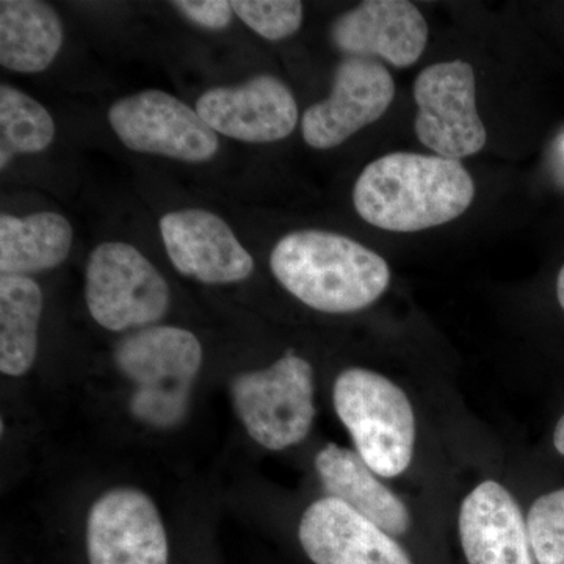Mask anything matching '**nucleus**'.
<instances>
[{
  "mask_svg": "<svg viewBox=\"0 0 564 564\" xmlns=\"http://www.w3.org/2000/svg\"><path fill=\"white\" fill-rule=\"evenodd\" d=\"M73 245L69 221L55 212L0 217V273L29 276L66 261Z\"/></svg>",
  "mask_w": 564,
  "mask_h": 564,
  "instance_id": "nucleus-18",
  "label": "nucleus"
},
{
  "mask_svg": "<svg viewBox=\"0 0 564 564\" xmlns=\"http://www.w3.org/2000/svg\"><path fill=\"white\" fill-rule=\"evenodd\" d=\"M336 413L356 452L381 477L403 474L413 459L415 419L406 393L372 370H344L333 389Z\"/></svg>",
  "mask_w": 564,
  "mask_h": 564,
  "instance_id": "nucleus-4",
  "label": "nucleus"
},
{
  "mask_svg": "<svg viewBox=\"0 0 564 564\" xmlns=\"http://www.w3.org/2000/svg\"><path fill=\"white\" fill-rule=\"evenodd\" d=\"M43 292L31 276L0 278V370L21 377L39 350Z\"/></svg>",
  "mask_w": 564,
  "mask_h": 564,
  "instance_id": "nucleus-19",
  "label": "nucleus"
},
{
  "mask_svg": "<svg viewBox=\"0 0 564 564\" xmlns=\"http://www.w3.org/2000/svg\"><path fill=\"white\" fill-rule=\"evenodd\" d=\"M395 96L391 73L375 58L347 57L334 73L332 95L304 111L303 139L332 150L380 120Z\"/></svg>",
  "mask_w": 564,
  "mask_h": 564,
  "instance_id": "nucleus-9",
  "label": "nucleus"
},
{
  "mask_svg": "<svg viewBox=\"0 0 564 564\" xmlns=\"http://www.w3.org/2000/svg\"><path fill=\"white\" fill-rule=\"evenodd\" d=\"M270 269L295 299L328 314H350L377 302L391 282L388 262L350 237L296 231L282 237Z\"/></svg>",
  "mask_w": 564,
  "mask_h": 564,
  "instance_id": "nucleus-2",
  "label": "nucleus"
},
{
  "mask_svg": "<svg viewBox=\"0 0 564 564\" xmlns=\"http://www.w3.org/2000/svg\"><path fill=\"white\" fill-rule=\"evenodd\" d=\"M188 21L209 31H223L232 20V3L226 0H177L172 2Z\"/></svg>",
  "mask_w": 564,
  "mask_h": 564,
  "instance_id": "nucleus-23",
  "label": "nucleus"
},
{
  "mask_svg": "<svg viewBox=\"0 0 564 564\" xmlns=\"http://www.w3.org/2000/svg\"><path fill=\"white\" fill-rule=\"evenodd\" d=\"M63 25L57 11L39 0L0 2V65L17 73H41L57 57Z\"/></svg>",
  "mask_w": 564,
  "mask_h": 564,
  "instance_id": "nucleus-17",
  "label": "nucleus"
},
{
  "mask_svg": "<svg viewBox=\"0 0 564 564\" xmlns=\"http://www.w3.org/2000/svg\"><path fill=\"white\" fill-rule=\"evenodd\" d=\"M0 166L6 169L17 154L47 150L55 137V124L46 107L24 91L0 87Z\"/></svg>",
  "mask_w": 564,
  "mask_h": 564,
  "instance_id": "nucleus-20",
  "label": "nucleus"
},
{
  "mask_svg": "<svg viewBox=\"0 0 564 564\" xmlns=\"http://www.w3.org/2000/svg\"><path fill=\"white\" fill-rule=\"evenodd\" d=\"M196 111L215 132L247 143L288 139L299 124L292 91L284 82L267 74L203 93Z\"/></svg>",
  "mask_w": 564,
  "mask_h": 564,
  "instance_id": "nucleus-11",
  "label": "nucleus"
},
{
  "mask_svg": "<svg viewBox=\"0 0 564 564\" xmlns=\"http://www.w3.org/2000/svg\"><path fill=\"white\" fill-rule=\"evenodd\" d=\"M538 564H564V489L540 497L527 518Z\"/></svg>",
  "mask_w": 564,
  "mask_h": 564,
  "instance_id": "nucleus-21",
  "label": "nucleus"
},
{
  "mask_svg": "<svg viewBox=\"0 0 564 564\" xmlns=\"http://www.w3.org/2000/svg\"><path fill=\"white\" fill-rule=\"evenodd\" d=\"M234 13L265 40L280 41L299 31L303 3L296 0H234Z\"/></svg>",
  "mask_w": 564,
  "mask_h": 564,
  "instance_id": "nucleus-22",
  "label": "nucleus"
},
{
  "mask_svg": "<svg viewBox=\"0 0 564 564\" xmlns=\"http://www.w3.org/2000/svg\"><path fill=\"white\" fill-rule=\"evenodd\" d=\"M415 135L445 159L470 158L484 150L486 129L475 101V74L467 62L436 63L414 82Z\"/></svg>",
  "mask_w": 564,
  "mask_h": 564,
  "instance_id": "nucleus-7",
  "label": "nucleus"
},
{
  "mask_svg": "<svg viewBox=\"0 0 564 564\" xmlns=\"http://www.w3.org/2000/svg\"><path fill=\"white\" fill-rule=\"evenodd\" d=\"M332 40L348 57H381L408 68L425 51L429 24L414 3L367 0L334 22Z\"/></svg>",
  "mask_w": 564,
  "mask_h": 564,
  "instance_id": "nucleus-13",
  "label": "nucleus"
},
{
  "mask_svg": "<svg viewBox=\"0 0 564 564\" xmlns=\"http://www.w3.org/2000/svg\"><path fill=\"white\" fill-rule=\"evenodd\" d=\"M234 411L248 434L269 451L302 443L315 417L314 372L300 356H282L269 369L240 373L231 384Z\"/></svg>",
  "mask_w": 564,
  "mask_h": 564,
  "instance_id": "nucleus-5",
  "label": "nucleus"
},
{
  "mask_svg": "<svg viewBox=\"0 0 564 564\" xmlns=\"http://www.w3.org/2000/svg\"><path fill=\"white\" fill-rule=\"evenodd\" d=\"M115 362L135 389L129 410L158 430L184 422L203 364L198 337L176 326H150L129 334L115 350Z\"/></svg>",
  "mask_w": 564,
  "mask_h": 564,
  "instance_id": "nucleus-3",
  "label": "nucleus"
},
{
  "mask_svg": "<svg viewBox=\"0 0 564 564\" xmlns=\"http://www.w3.org/2000/svg\"><path fill=\"white\" fill-rule=\"evenodd\" d=\"M299 538L315 564H413L391 534L332 497L304 511Z\"/></svg>",
  "mask_w": 564,
  "mask_h": 564,
  "instance_id": "nucleus-14",
  "label": "nucleus"
},
{
  "mask_svg": "<svg viewBox=\"0 0 564 564\" xmlns=\"http://www.w3.org/2000/svg\"><path fill=\"white\" fill-rule=\"evenodd\" d=\"M474 196L473 177L462 162L393 152L364 169L352 203L362 220L375 228L417 232L462 217Z\"/></svg>",
  "mask_w": 564,
  "mask_h": 564,
  "instance_id": "nucleus-1",
  "label": "nucleus"
},
{
  "mask_svg": "<svg viewBox=\"0 0 564 564\" xmlns=\"http://www.w3.org/2000/svg\"><path fill=\"white\" fill-rule=\"evenodd\" d=\"M556 296H558L560 306H562L564 311V265L563 269L560 270L558 280H556Z\"/></svg>",
  "mask_w": 564,
  "mask_h": 564,
  "instance_id": "nucleus-25",
  "label": "nucleus"
},
{
  "mask_svg": "<svg viewBox=\"0 0 564 564\" xmlns=\"http://www.w3.org/2000/svg\"><path fill=\"white\" fill-rule=\"evenodd\" d=\"M554 445L560 455H564V414L555 426Z\"/></svg>",
  "mask_w": 564,
  "mask_h": 564,
  "instance_id": "nucleus-24",
  "label": "nucleus"
},
{
  "mask_svg": "<svg viewBox=\"0 0 564 564\" xmlns=\"http://www.w3.org/2000/svg\"><path fill=\"white\" fill-rule=\"evenodd\" d=\"M459 538L469 564H536L521 508L497 481H484L464 499Z\"/></svg>",
  "mask_w": 564,
  "mask_h": 564,
  "instance_id": "nucleus-15",
  "label": "nucleus"
},
{
  "mask_svg": "<svg viewBox=\"0 0 564 564\" xmlns=\"http://www.w3.org/2000/svg\"><path fill=\"white\" fill-rule=\"evenodd\" d=\"M85 302L98 325L120 333L161 322L172 293L165 278L135 247L106 242L88 259Z\"/></svg>",
  "mask_w": 564,
  "mask_h": 564,
  "instance_id": "nucleus-6",
  "label": "nucleus"
},
{
  "mask_svg": "<svg viewBox=\"0 0 564 564\" xmlns=\"http://www.w3.org/2000/svg\"><path fill=\"white\" fill-rule=\"evenodd\" d=\"M161 236L170 261L184 276L204 284H232L254 270L228 223L204 209H184L163 215Z\"/></svg>",
  "mask_w": 564,
  "mask_h": 564,
  "instance_id": "nucleus-12",
  "label": "nucleus"
},
{
  "mask_svg": "<svg viewBox=\"0 0 564 564\" xmlns=\"http://www.w3.org/2000/svg\"><path fill=\"white\" fill-rule=\"evenodd\" d=\"M90 564H169L165 527L151 497L117 488L93 505L87 521Z\"/></svg>",
  "mask_w": 564,
  "mask_h": 564,
  "instance_id": "nucleus-10",
  "label": "nucleus"
},
{
  "mask_svg": "<svg viewBox=\"0 0 564 564\" xmlns=\"http://www.w3.org/2000/svg\"><path fill=\"white\" fill-rule=\"evenodd\" d=\"M111 129L126 148L176 161H210L220 148L217 132L187 104L161 90L126 96L109 110Z\"/></svg>",
  "mask_w": 564,
  "mask_h": 564,
  "instance_id": "nucleus-8",
  "label": "nucleus"
},
{
  "mask_svg": "<svg viewBox=\"0 0 564 564\" xmlns=\"http://www.w3.org/2000/svg\"><path fill=\"white\" fill-rule=\"evenodd\" d=\"M315 469L323 489L380 527L391 536H402L411 525L406 505L375 477L361 456L336 444L326 445L315 456Z\"/></svg>",
  "mask_w": 564,
  "mask_h": 564,
  "instance_id": "nucleus-16",
  "label": "nucleus"
}]
</instances>
